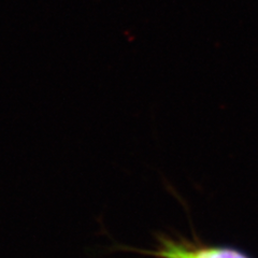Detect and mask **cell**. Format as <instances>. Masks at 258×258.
Segmentation results:
<instances>
[{
	"instance_id": "6da1fadb",
	"label": "cell",
	"mask_w": 258,
	"mask_h": 258,
	"mask_svg": "<svg viewBox=\"0 0 258 258\" xmlns=\"http://www.w3.org/2000/svg\"><path fill=\"white\" fill-rule=\"evenodd\" d=\"M155 255L159 258H248L233 248L194 246L173 240L161 241Z\"/></svg>"
}]
</instances>
